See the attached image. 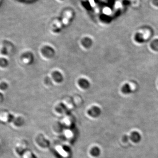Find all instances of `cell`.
Wrapping results in <instances>:
<instances>
[{
  "label": "cell",
  "instance_id": "obj_6",
  "mask_svg": "<svg viewBox=\"0 0 158 158\" xmlns=\"http://www.w3.org/2000/svg\"><path fill=\"white\" fill-rule=\"evenodd\" d=\"M52 76L55 80L57 82H61V81H62V79H63L62 75L59 72H54L52 74Z\"/></svg>",
  "mask_w": 158,
  "mask_h": 158
},
{
  "label": "cell",
  "instance_id": "obj_8",
  "mask_svg": "<svg viewBox=\"0 0 158 158\" xmlns=\"http://www.w3.org/2000/svg\"><path fill=\"white\" fill-rule=\"evenodd\" d=\"M9 62L8 60L5 58H0V67L2 68H6L9 65Z\"/></svg>",
  "mask_w": 158,
  "mask_h": 158
},
{
  "label": "cell",
  "instance_id": "obj_1",
  "mask_svg": "<svg viewBox=\"0 0 158 158\" xmlns=\"http://www.w3.org/2000/svg\"><path fill=\"white\" fill-rule=\"evenodd\" d=\"M3 47L1 50V53L4 55H8V47L10 46H13V44L11 42L7 40H4L3 41Z\"/></svg>",
  "mask_w": 158,
  "mask_h": 158
},
{
  "label": "cell",
  "instance_id": "obj_2",
  "mask_svg": "<svg viewBox=\"0 0 158 158\" xmlns=\"http://www.w3.org/2000/svg\"><path fill=\"white\" fill-rule=\"evenodd\" d=\"M130 139L134 142H139L141 140V135L138 132H133L130 135Z\"/></svg>",
  "mask_w": 158,
  "mask_h": 158
},
{
  "label": "cell",
  "instance_id": "obj_5",
  "mask_svg": "<svg viewBox=\"0 0 158 158\" xmlns=\"http://www.w3.org/2000/svg\"><path fill=\"white\" fill-rule=\"evenodd\" d=\"M79 84L80 86L83 88H87V87H89L90 84L87 80L84 79H79Z\"/></svg>",
  "mask_w": 158,
  "mask_h": 158
},
{
  "label": "cell",
  "instance_id": "obj_3",
  "mask_svg": "<svg viewBox=\"0 0 158 158\" xmlns=\"http://www.w3.org/2000/svg\"><path fill=\"white\" fill-rule=\"evenodd\" d=\"M22 57L23 59L29 60V63H32L33 61V56L32 53L30 52H27L22 55Z\"/></svg>",
  "mask_w": 158,
  "mask_h": 158
},
{
  "label": "cell",
  "instance_id": "obj_9",
  "mask_svg": "<svg viewBox=\"0 0 158 158\" xmlns=\"http://www.w3.org/2000/svg\"><path fill=\"white\" fill-rule=\"evenodd\" d=\"M151 47L153 50L158 51V39L153 40L151 44Z\"/></svg>",
  "mask_w": 158,
  "mask_h": 158
},
{
  "label": "cell",
  "instance_id": "obj_10",
  "mask_svg": "<svg viewBox=\"0 0 158 158\" xmlns=\"http://www.w3.org/2000/svg\"><path fill=\"white\" fill-rule=\"evenodd\" d=\"M9 87V85L7 83H5V82H1L0 83V89L1 90H7Z\"/></svg>",
  "mask_w": 158,
  "mask_h": 158
},
{
  "label": "cell",
  "instance_id": "obj_7",
  "mask_svg": "<svg viewBox=\"0 0 158 158\" xmlns=\"http://www.w3.org/2000/svg\"><path fill=\"white\" fill-rule=\"evenodd\" d=\"M135 40L137 42L139 43H144L145 41V39L142 34L140 33H137L135 37Z\"/></svg>",
  "mask_w": 158,
  "mask_h": 158
},
{
  "label": "cell",
  "instance_id": "obj_4",
  "mask_svg": "<svg viewBox=\"0 0 158 158\" xmlns=\"http://www.w3.org/2000/svg\"><path fill=\"white\" fill-rule=\"evenodd\" d=\"M122 91L123 93L125 94H128L131 93L132 92L130 86L128 84H125L123 85L122 88Z\"/></svg>",
  "mask_w": 158,
  "mask_h": 158
}]
</instances>
